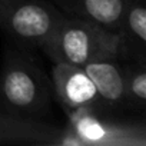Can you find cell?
Wrapping results in <instances>:
<instances>
[{
	"mask_svg": "<svg viewBox=\"0 0 146 146\" xmlns=\"http://www.w3.org/2000/svg\"><path fill=\"white\" fill-rule=\"evenodd\" d=\"M52 96V80L29 50L7 47L0 70V109L20 117L43 120L50 110Z\"/></svg>",
	"mask_w": 146,
	"mask_h": 146,
	"instance_id": "obj_1",
	"label": "cell"
},
{
	"mask_svg": "<svg viewBox=\"0 0 146 146\" xmlns=\"http://www.w3.org/2000/svg\"><path fill=\"white\" fill-rule=\"evenodd\" d=\"M53 63L86 66L99 60H119V33L82 17L64 19L42 49Z\"/></svg>",
	"mask_w": 146,
	"mask_h": 146,
	"instance_id": "obj_2",
	"label": "cell"
},
{
	"mask_svg": "<svg viewBox=\"0 0 146 146\" xmlns=\"http://www.w3.org/2000/svg\"><path fill=\"white\" fill-rule=\"evenodd\" d=\"M64 15L46 0H2L0 29L23 50L42 49Z\"/></svg>",
	"mask_w": 146,
	"mask_h": 146,
	"instance_id": "obj_3",
	"label": "cell"
},
{
	"mask_svg": "<svg viewBox=\"0 0 146 146\" xmlns=\"http://www.w3.org/2000/svg\"><path fill=\"white\" fill-rule=\"evenodd\" d=\"M67 126L82 146H146V126L122 120L109 112L76 109L67 112Z\"/></svg>",
	"mask_w": 146,
	"mask_h": 146,
	"instance_id": "obj_4",
	"label": "cell"
},
{
	"mask_svg": "<svg viewBox=\"0 0 146 146\" xmlns=\"http://www.w3.org/2000/svg\"><path fill=\"white\" fill-rule=\"evenodd\" d=\"M52 88L64 113L76 109H93L108 112L95 83L83 66L69 63H53ZM110 113V112H109Z\"/></svg>",
	"mask_w": 146,
	"mask_h": 146,
	"instance_id": "obj_5",
	"label": "cell"
},
{
	"mask_svg": "<svg viewBox=\"0 0 146 146\" xmlns=\"http://www.w3.org/2000/svg\"><path fill=\"white\" fill-rule=\"evenodd\" d=\"M117 33L119 59L146 63V0H125Z\"/></svg>",
	"mask_w": 146,
	"mask_h": 146,
	"instance_id": "obj_6",
	"label": "cell"
},
{
	"mask_svg": "<svg viewBox=\"0 0 146 146\" xmlns=\"http://www.w3.org/2000/svg\"><path fill=\"white\" fill-rule=\"evenodd\" d=\"M62 130L63 127L44 120L20 117L0 110V143L56 146Z\"/></svg>",
	"mask_w": 146,
	"mask_h": 146,
	"instance_id": "obj_7",
	"label": "cell"
},
{
	"mask_svg": "<svg viewBox=\"0 0 146 146\" xmlns=\"http://www.w3.org/2000/svg\"><path fill=\"white\" fill-rule=\"evenodd\" d=\"M108 112L122 113L129 109L125 85V69L117 60H99L83 66Z\"/></svg>",
	"mask_w": 146,
	"mask_h": 146,
	"instance_id": "obj_8",
	"label": "cell"
},
{
	"mask_svg": "<svg viewBox=\"0 0 146 146\" xmlns=\"http://www.w3.org/2000/svg\"><path fill=\"white\" fill-rule=\"evenodd\" d=\"M52 2L64 16L90 19L113 32H119L125 0H52Z\"/></svg>",
	"mask_w": 146,
	"mask_h": 146,
	"instance_id": "obj_9",
	"label": "cell"
},
{
	"mask_svg": "<svg viewBox=\"0 0 146 146\" xmlns=\"http://www.w3.org/2000/svg\"><path fill=\"white\" fill-rule=\"evenodd\" d=\"M125 69L126 98L130 110L145 109L146 106V63L127 62Z\"/></svg>",
	"mask_w": 146,
	"mask_h": 146,
	"instance_id": "obj_10",
	"label": "cell"
},
{
	"mask_svg": "<svg viewBox=\"0 0 146 146\" xmlns=\"http://www.w3.org/2000/svg\"><path fill=\"white\" fill-rule=\"evenodd\" d=\"M0 2H2V0H0Z\"/></svg>",
	"mask_w": 146,
	"mask_h": 146,
	"instance_id": "obj_11",
	"label": "cell"
},
{
	"mask_svg": "<svg viewBox=\"0 0 146 146\" xmlns=\"http://www.w3.org/2000/svg\"><path fill=\"white\" fill-rule=\"evenodd\" d=\"M0 110H2V109H0Z\"/></svg>",
	"mask_w": 146,
	"mask_h": 146,
	"instance_id": "obj_12",
	"label": "cell"
}]
</instances>
